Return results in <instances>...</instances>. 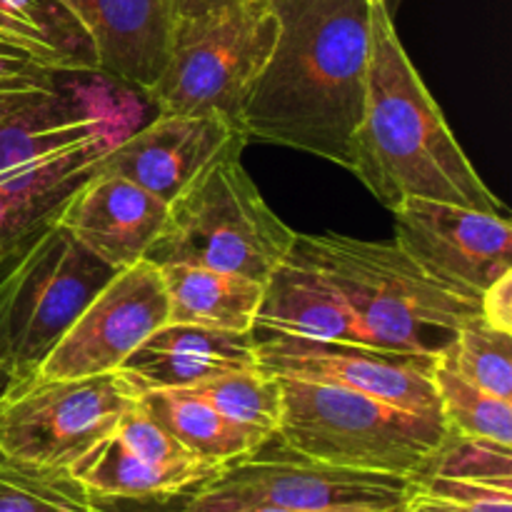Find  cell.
I'll use <instances>...</instances> for the list:
<instances>
[{"mask_svg": "<svg viewBox=\"0 0 512 512\" xmlns=\"http://www.w3.org/2000/svg\"><path fill=\"white\" fill-rule=\"evenodd\" d=\"M278 38L245 100L250 140L348 168L365 105L373 0H273Z\"/></svg>", "mask_w": 512, "mask_h": 512, "instance_id": "6da1fadb", "label": "cell"}, {"mask_svg": "<svg viewBox=\"0 0 512 512\" xmlns=\"http://www.w3.org/2000/svg\"><path fill=\"white\" fill-rule=\"evenodd\" d=\"M348 170L388 210L425 198L508 215L405 53L388 0H373L370 10L368 85Z\"/></svg>", "mask_w": 512, "mask_h": 512, "instance_id": "7a4b0ae2", "label": "cell"}, {"mask_svg": "<svg viewBox=\"0 0 512 512\" xmlns=\"http://www.w3.org/2000/svg\"><path fill=\"white\" fill-rule=\"evenodd\" d=\"M290 253L328 280L375 348L435 355L480 313L478 303L433 283L395 240L298 233Z\"/></svg>", "mask_w": 512, "mask_h": 512, "instance_id": "3957f363", "label": "cell"}, {"mask_svg": "<svg viewBox=\"0 0 512 512\" xmlns=\"http://www.w3.org/2000/svg\"><path fill=\"white\" fill-rule=\"evenodd\" d=\"M278 380L283 415L275 440L305 458L413 480L448 438L440 413H415L338 385Z\"/></svg>", "mask_w": 512, "mask_h": 512, "instance_id": "277c9868", "label": "cell"}, {"mask_svg": "<svg viewBox=\"0 0 512 512\" xmlns=\"http://www.w3.org/2000/svg\"><path fill=\"white\" fill-rule=\"evenodd\" d=\"M118 273L58 220L0 250V363L30 383L85 305Z\"/></svg>", "mask_w": 512, "mask_h": 512, "instance_id": "5b68a950", "label": "cell"}, {"mask_svg": "<svg viewBox=\"0 0 512 512\" xmlns=\"http://www.w3.org/2000/svg\"><path fill=\"white\" fill-rule=\"evenodd\" d=\"M295 235L268 208L240 158H225L170 203L168 223L148 260L203 265L265 285L288 258Z\"/></svg>", "mask_w": 512, "mask_h": 512, "instance_id": "8992f818", "label": "cell"}, {"mask_svg": "<svg viewBox=\"0 0 512 512\" xmlns=\"http://www.w3.org/2000/svg\"><path fill=\"white\" fill-rule=\"evenodd\" d=\"M278 38L273 0L178 18L163 73L148 90L158 113L220 115L240 125L245 100Z\"/></svg>", "mask_w": 512, "mask_h": 512, "instance_id": "52a82bcc", "label": "cell"}, {"mask_svg": "<svg viewBox=\"0 0 512 512\" xmlns=\"http://www.w3.org/2000/svg\"><path fill=\"white\" fill-rule=\"evenodd\" d=\"M413 480L400 475L338 468L305 458L290 448L260 445L250 455L223 465L175 512H233L283 508L303 512L370 510L393 512L410 493Z\"/></svg>", "mask_w": 512, "mask_h": 512, "instance_id": "ba28073f", "label": "cell"}, {"mask_svg": "<svg viewBox=\"0 0 512 512\" xmlns=\"http://www.w3.org/2000/svg\"><path fill=\"white\" fill-rule=\"evenodd\" d=\"M118 373L30 380L0 400V453L18 463L70 470L138 405Z\"/></svg>", "mask_w": 512, "mask_h": 512, "instance_id": "9c48e42d", "label": "cell"}, {"mask_svg": "<svg viewBox=\"0 0 512 512\" xmlns=\"http://www.w3.org/2000/svg\"><path fill=\"white\" fill-rule=\"evenodd\" d=\"M395 245L433 283L470 303L512 270L508 215L408 198L393 210Z\"/></svg>", "mask_w": 512, "mask_h": 512, "instance_id": "30bf717a", "label": "cell"}, {"mask_svg": "<svg viewBox=\"0 0 512 512\" xmlns=\"http://www.w3.org/2000/svg\"><path fill=\"white\" fill-rule=\"evenodd\" d=\"M170 323L163 273L153 260L118 270L58 340L35 378L113 373L160 325ZM33 378V380H35Z\"/></svg>", "mask_w": 512, "mask_h": 512, "instance_id": "8fae6325", "label": "cell"}, {"mask_svg": "<svg viewBox=\"0 0 512 512\" xmlns=\"http://www.w3.org/2000/svg\"><path fill=\"white\" fill-rule=\"evenodd\" d=\"M435 355L308 338H258V365L278 378L338 385L415 413H440Z\"/></svg>", "mask_w": 512, "mask_h": 512, "instance_id": "7c38bea8", "label": "cell"}, {"mask_svg": "<svg viewBox=\"0 0 512 512\" xmlns=\"http://www.w3.org/2000/svg\"><path fill=\"white\" fill-rule=\"evenodd\" d=\"M218 470V465L183 448L153 415L140 408L138 400L118 428L95 445L70 475L93 500H165L190 493Z\"/></svg>", "mask_w": 512, "mask_h": 512, "instance_id": "4fadbf2b", "label": "cell"}, {"mask_svg": "<svg viewBox=\"0 0 512 512\" xmlns=\"http://www.w3.org/2000/svg\"><path fill=\"white\" fill-rule=\"evenodd\" d=\"M248 140L240 125L220 115L158 113L145 128L110 145L98 170L120 175L170 205L215 163L240 158Z\"/></svg>", "mask_w": 512, "mask_h": 512, "instance_id": "5bb4252c", "label": "cell"}, {"mask_svg": "<svg viewBox=\"0 0 512 512\" xmlns=\"http://www.w3.org/2000/svg\"><path fill=\"white\" fill-rule=\"evenodd\" d=\"M168 208L140 185L95 168L55 220L110 268L123 270L148 258L168 223Z\"/></svg>", "mask_w": 512, "mask_h": 512, "instance_id": "9a60e30c", "label": "cell"}, {"mask_svg": "<svg viewBox=\"0 0 512 512\" xmlns=\"http://www.w3.org/2000/svg\"><path fill=\"white\" fill-rule=\"evenodd\" d=\"M255 365V333H235L193 323H165L120 363L118 373L138 393H148L198 388L220 375Z\"/></svg>", "mask_w": 512, "mask_h": 512, "instance_id": "2e32d148", "label": "cell"}, {"mask_svg": "<svg viewBox=\"0 0 512 512\" xmlns=\"http://www.w3.org/2000/svg\"><path fill=\"white\" fill-rule=\"evenodd\" d=\"M85 25L100 75L148 93L168 60L175 28L173 0H65Z\"/></svg>", "mask_w": 512, "mask_h": 512, "instance_id": "e0dca14e", "label": "cell"}, {"mask_svg": "<svg viewBox=\"0 0 512 512\" xmlns=\"http://www.w3.org/2000/svg\"><path fill=\"white\" fill-rule=\"evenodd\" d=\"M113 145V130L50 150L0 173V250L30 233L40 223L55 220L65 200L95 173L105 150Z\"/></svg>", "mask_w": 512, "mask_h": 512, "instance_id": "ac0fdd59", "label": "cell"}, {"mask_svg": "<svg viewBox=\"0 0 512 512\" xmlns=\"http://www.w3.org/2000/svg\"><path fill=\"white\" fill-rule=\"evenodd\" d=\"M253 333L255 338H308L373 345L328 280L293 253H288L265 283Z\"/></svg>", "mask_w": 512, "mask_h": 512, "instance_id": "d6986e66", "label": "cell"}, {"mask_svg": "<svg viewBox=\"0 0 512 512\" xmlns=\"http://www.w3.org/2000/svg\"><path fill=\"white\" fill-rule=\"evenodd\" d=\"M168 293L170 323L253 333L265 285L253 278L203 265H160Z\"/></svg>", "mask_w": 512, "mask_h": 512, "instance_id": "ffe728a7", "label": "cell"}, {"mask_svg": "<svg viewBox=\"0 0 512 512\" xmlns=\"http://www.w3.org/2000/svg\"><path fill=\"white\" fill-rule=\"evenodd\" d=\"M0 33L33 50L50 73L100 75L93 38L65 0H0Z\"/></svg>", "mask_w": 512, "mask_h": 512, "instance_id": "44dd1931", "label": "cell"}, {"mask_svg": "<svg viewBox=\"0 0 512 512\" xmlns=\"http://www.w3.org/2000/svg\"><path fill=\"white\" fill-rule=\"evenodd\" d=\"M140 408L153 415L183 448L218 468L260 448L258 440L228 423L195 390H148L140 393Z\"/></svg>", "mask_w": 512, "mask_h": 512, "instance_id": "7402d4cb", "label": "cell"}, {"mask_svg": "<svg viewBox=\"0 0 512 512\" xmlns=\"http://www.w3.org/2000/svg\"><path fill=\"white\" fill-rule=\"evenodd\" d=\"M190 390L208 400L228 423L248 433L260 445L278 435L280 415H283L280 380L265 373L260 365L220 375V378Z\"/></svg>", "mask_w": 512, "mask_h": 512, "instance_id": "603a6c76", "label": "cell"}, {"mask_svg": "<svg viewBox=\"0 0 512 512\" xmlns=\"http://www.w3.org/2000/svg\"><path fill=\"white\" fill-rule=\"evenodd\" d=\"M433 385L448 433L512 448V400L495 398L465 380L443 353H435Z\"/></svg>", "mask_w": 512, "mask_h": 512, "instance_id": "cb8c5ba5", "label": "cell"}, {"mask_svg": "<svg viewBox=\"0 0 512 512\" xmlns=\"http://www.w3.org/2000/svg\"><path fill=\"white\" fill-rule=\"evenodd\" d=\"M440 353L480 390L512 400V333L493 328L483 315L475 313Z\"/></svg>", "mask_w": 512, "mask_h": 512, "instance_id": "d4e9b609", "label": "cell"}, {"mask_svg": "<svg viewBox=\"0 0 512 512\" xmlns=\"http://www.w3.org/2000/svg\"><path fill=\"white\" fill-rule=\"evenodd\" d=\"M93 505L65 470L35 468L0 453V512H90Z\"/></svg>", "mask_w": 512, "mask_h": 512, "instance_id": "484cf974", "label": "cell"}, {"mask_svg": "<svg viewBox=\"0 0 512 512\" xmlns=\"http://www.w3.org/2000/svg\"><path fill=\"white\" fill-rule=\"evenodd\" d=\"M420 475L512 488V448L490 443V440L448 433V438L443 440L438 453L430 458Z\"/></svg>", "mask_w": 512, "mask_h": 512, "instance_id": "4316f807", "label": "cell"}, {"mask_svg": "<svg viewBox=\"0 0 512 512\" xmlns=\"http://www.w3.org/2000/svg\"><path fill=\"white\" fill-rule=\"evenodd\" d=\"M413 485L455 505L460 512H512V488L438 478V475H418L413 478Z\"/></svg>", "mask_w": 512, "mask_h": 512, "instance_id": "83f0119b", "label": "cell"}, {"mask_svg": "<svg viewBox=\"0 0 512 512\" xmlns=\"http://www.w3.org/2000/svg\"><path fill=\"white\" fill-rule=\"evenodd\" d=\"M480 315L488 320L493 328L512 333V270L500 275L483 295H480Z\"/></svg>", "mask_w": 512, "mask_h": 512, "instance_id": "f1b7e54d", "label": "cell"}, {"mask_svg": "<svg viewBox=\"0 0 512 512\" xmlns=\"http://www.w3.org/2000/svg\"><path fill=\"white\" fill-rule=\"evenodd\" d=\"M55 75L58 73H48V70H35V73L23 75H0V105L15 103V100L28 98L38 90L50 88V85H55Z\"/></svg>", "mask_w": 512, "mask_h": 512, "instance_id": "f546056e", "label": "cell"}, {"mask_svg": "<svg viewBox=\"0 0 512 512\" xmlns=\"http://www.w3.org/2000/svg\"><path fill=\"white\" fill-rule=\"evenodd\" d=\"M393 512H460L455 505L445 503V500L435 498V495L425 493L418 485H410V493L405 495L403 503Z\"/></svg>", "mask_w": 512, "mask_h": 512, "instance_id": "4dcf8cb0", "label": "cell"}, {"mask_svg": "<svg viewBox=\"0 0 512 512\" xmlns=\"http://www.w3.org/2000/svg\"><path fill=\"white\" fill-rule=\"evenodd\" d=\"M238 3H248V0H173L178 18H195V15H203L210 13V10H220Z\"/></svg>", "mask_w": 512, "mask_h": 512, "instance_id": "1f68e13d", "label": "cell"}, {"mask_svg": "<svg viewBox=\"0 0 512 512\" xmlns=\"http://www.w3.org/2000/svg\"><path fill=\"white\" fill-rule=\"evenodd\" d=\"M15 388V380H13V375L8 373V370H5V365L0 363V400L5 398V395L10 393V390Z\"/></svg>", "mask_w": 512, "mask_h": 512, "instance_id": "d6a6232c", "label": "cell"}, {"mask_svg": "<svg viewBox=\"0 0 512 512\" xmlns=\"http://www.w3.org/2000/svg\"><path fill=\"white\" fill-rule=\"evenodd\" d=\"M233 512H303V510H283V508H245ZM333 512H370V510H333Z\"/></svg>", "mask_w": 512, "mask_h": 512, "instance_id": "836d02e7", "label": "cell"}, {"mask_svg": "<svg viewBox=\"0 0 512 512\" xmlns=\"http://www.w3.org/2000/svg\"><path fill=\"white\" fill-rule=\"evenodd\" d=\"M90 512H105V510H100L98 505H93V510H90Z\"/></svg>", "mask_w": 512, "mask_h": 512, "instance_id": "e575fe53", "label": "cell"}]
</instances>
